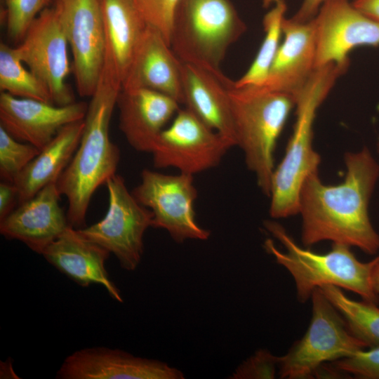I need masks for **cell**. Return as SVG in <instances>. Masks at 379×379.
I'll return each mask as SVG.
<instances>
[{"instance_id":"obj_14","label":"cell","mask_w":379,"mask_h":379,"mask_svg":"<svg viewBox=\"0 0 379 379\" xmlns=\"http://www.w3.org/2000/svg\"><path fill=\"white\" fill-rule=\"evenodd\" d=\"M58 379H182L183 373L159 360L134 356L119 349L93 347L67 356Z\"/></svg>"},{"instance_id":"obj_27","label":"cell","mask_w":379,"mask_h":379,"mask_svg":"<svg viewBox=\"0 0 379 379\" xmlns=\"http://www.w3.org/2000/svg\"><path fill=\"white\" fill-rule=\"evenodd\" d=\"M39 152L35 146L15 139L0 126L1 178L13 182Z\"/></svg>"},{"instance_id":"obj_16","label":"cell","mask_w":379,"mask_h":379,"mask_svg":"<svg viewBox=\"0 0 379 379\" xmlns=\"http://www.w3.org/2000/svg\"><path fill=\"white\" fill-rule=\"evenodd\" d=\"M60 196L56 182L45 186L0 221L1 234L41 254L69 226Z\"/></svg>"},{"instance_id":"obj_6","label":"cell","mask_w":379,"mask_h":379,"mask_svg":"<svg viewBox=\"0 0 379 379\" xmlns=\"http://www.w3.org/2000/svg\"><path fill=\"white\" fill-rule=\"evenodd\" d=\"M310 300L312 317L305 333L279 357L281 378H314L324 364L368 348L353 335L341 314L319 288L313 291Z\"/></svg>"},{"instance_id":"obj_2","label":"cell","mask_w":379,"mask_h":379,"mask_svg":"<svg viewBox=\"0 0 379 379\" xmlns=\"http://www.w3.org/2000/svg\"><path fill=\"white\" fill-rule=\"evenodd\" d=\"M121 84L102 70L88 103L78 147L56 184L68 201L69 225L85 227L91 199L96 190L116 174L120 150L110 140L111 118Z\"/></svg>"},{"instance_id":"obj_19","label":"cell","mask_w":379,"mask_h":379,"mask_svg":"<svg viewBox=\"0 0 379 379\" xmlns=\"http://www.w3.org/2000/svg\"><path fill=\"white\" fill-rule=\"evenodd\" d=\"M110 254L70 225L41 253L48 263L79 286L100 284L111 298L122 302L121 293L109 279L105 267Z\"/></svg>"},{"instance_id":"obj_23","label":"cell","mask_w":379,"mask_h":379,"mask_svg":"<svg viewBox=\"0 0 379 379\" xmlns=\"http://www.w3.org/2000/svg\"><path fill=\"white\" fill-rule=\"evenodd\" d=\"M84 127V119L62 128L22 171L13 182L18 204L48 184L57 182L78 147Z\"/></svg>"},{"instance_id":"obj_4","label":"cell","mask_w":379,"mask_h":379,"mask_svg":"<svg viewBox=\"0 0 379 379\" xmlns=\"http://www.w3.org/2000/svg\"><path fill=\"white\" fill-rule=\"evenodd\" d=\"M228 91L236 146L241 149L246 165L254 174L258 186L269 197L275 168V146L295 108V98L265 86L237 87L233 81Z\"/></svg>"},{"instance_id":"obj_15","label":"cell","mask_w":379,"mask_h":379,"mask_svg":"<svg viewBox=\"0 0 379 379\" xmlns=\"http://www.w3.org/2000/svg\"><path fill=\"white\" fill-rule=\"evenodd\" d=\"M88 104L59 106L41 100L0 93V126L15 139L41 149L71 123L85 118Z\"/></svg>"},{"instance_id":"obj_18","label":"cell","mask_w":379,"mask_h":379,"mask_svg":"<svg viewBox=\"0 0 379 379\" xmlns=\"http://www.w3.org/2000/svg\"><path fill=\"white\" fill-rule=\"evenodd\" d=\"M122 89L147 88L183 104L182 61L164 36L147 25L122 83Z\"/></svg>"},{"instance_id":"obj_33","label":"cell","mask_w":379,"mask_h":379,"mask_svg":"<svg viewBox=\"0 0 379 379\" xmlns=\"http://www.w3.org/2000/svg\"><path fill=\"white\" fill-rule=\"evenodd\" d=\"M279 0H263L265 6H269ZM326 0H302L297 13L291 18L298 22H306L312 20L317 14L319 7Z\"/></svg>"},{"instance_id":"obj_36","label":"cell","mask_w":379,"mask_h":379,"mask_svg":"<svg viewBox=\"0 0 379 379\" xmlns=\"http://www.w3.org/2000/svg\"><path fill=\"white\" fill-rule=\"evenodd\" d=\"M376 149H377V152L379 153V138L377 141Z\"/></svg>"},{"instance_id":"obj_1","label":"cell","mask_w":379,"mask_h":379,"mask_svg":"<svg viewBox=\"0 0 379 379\" xmlns=\"http://www.w3.org/2000/svg\"><path fill=\"white\" fill-rule=\"evenodd\" d=\"M343 182L324 184L319 172L305 180L299 194L301 240L305 246L329 241L374 255L379 234L368 213L371 196L379 179V164L367 147L345 154Z\"/></svg>"},{"instance_id":"obj_22","label":"cell","mask_w":379,"mask_h":379,"mask_svg":"<svg viewBox=\"0 0 379 379\" xmlns=\"http://www.w3.org/2000/svg\"><path fill=\"white\" fill-rule=\"evenodd\" d=\"M105 32L102 69L121 84L147 25L134 0H101Z\"/></svg>"},{"instance_id":"obj_28","label":"cell","mask_w":379,"mask_h":379,"mask_svg":"<svg viewBox=\"0 0 379 379\" xmlns=\"http://www.w3.org/2000/svg\"><path fill=\"white\" fill-rule=\"evenodd\" d=\"M50 0H4V19L8 39L19 44L37 15Z\"/></svg>"},{"instance_id":"obj_7","label":"cell","mask_w":379,"mask_h":379,"mask_svg":"<svg viewBox=\"0 0 379 379\" xmlns=\"http://www.w3.org/2000/svg\"><path fill=\"white\" fill-rule=\"evenodd\" d=\"M108 208L105 217L88 227L77 229L87 240L105 248L125 270H135L144 252V235L152 227L153 213L140 204L118 174L105 183Z\"/></svg>"},{"instance_id":"obj_21","label":"cell","mask_w":379,"mask_h":379,"mask_svg":"<svg viewBox=\"0 0 379 379\" xmlns=\"http://www.w3.org/2000/svg\"><path fill=\"white\" fill-rule=\"evenodd\" d=\"M183 104L208 127L236 146L228 88L232 80L182 62Z\"/></svg>"},{"instance_id":"obj_34","label":"cell","mask_w":379,"mask_h":379,"mask_svg":"<svg viewBox=\"0 0 379 379\" xmlns=\"http://www.w3.org/2000/svg\"><path fill=\"white\" fill-rule=\"evenodd\" d=\"M352 3L362 13L379 22V0H354Z\"/></svg>"},{"instance_id":"obj_26","label":"cell","mask_w":379,"mask_h":379,"mask_svg":"<svg viewBox=\"0 0 379 379\" xmlns=\"http://www.w3.org/2000/svg\"><path fill=\"white\" fill-rule=\"evenodd\" d=\"M286 11L285 2L279 0L264 16L262 25L265 35L262 43L249 68L241 77L234 81L235 86L265 84L280 46L282 22Z\"/></svg>"},{"instance_id":"obj_32","label":"cell","mask_w":379,"mask_h":379,"mask_svg":"<svg viewBox=\"0 0 379 379\" xmlns=\"http://www.w3.org/2000/svg\"><path fill=\"white\" fill-rule=\"evenodd\" d=\"M18 201L17 188L13 182L4 181L0 183V221L4 220L14 208Z\"/></svg>"},{"instance_id":"obj_29","label":"cell","mask_w":379,"mask_h":379,"mask_svg":"<svg viewBox=\"0 0 379 379\" xmlns=\"http://www.w3.org/2000/svg\"><path fill=\"white\" fill-rule=\"evenodd\" d=\"M180 0H134L146 23L157 29L170 44L175 11Z\"/></svg>"},{"instance_id":"obj_12","label":"cell","mask_w":379,"mask_h":379,"mask_svg":"<svg viewBox=\"0 0 379 379\" xmlns=\"http://www.w3.org/2000/svg\"><path fill=\"white\" fill-rule=\"evenodd\" d=\"M316 36L315 67H348L349 54L361 46H379V22L349 0H326L312 18Z\"/></svg>"},{"instance_id":"obj_20","label":"cell","mask_w":379,"mask_h":379,"mask_svg":"<svg viewBox=\"0 0 379 379\" xmlns=\"http://www.w3.org/2000/svg\"><path fill=\"white\" fill-rule=\"evenodd\" d=\"M284 40L263 86L294 98L316 69V36L312 19L298 22L284 18Z\"/></svg>"},{"instance_id":"obj_9","label":"cell","mask_w":379,"mask_h":379,"mask_svg":"<svg viewBox=\"0 0 379 379\" xmlns=\"http://www.w3.org/2000/svg\"><path fill=\"white\" fill-rule=\"evenodd\" d=\"M232 147L230 141L185 107L161 131L151 154L155 168H173L194 175L217 166Z\"/></svg>"},{"instance_id":"obj_5","label":"cell","mask_w":379,"mask_h":379,"mask_svg":"<svg viewBox=\"0 0 379 379\" xmlns=\"http://www.w3.org/2000/svg\"><path fill=\"white\" fill-rule=\"evenodd\" d=\"M246 30L230 0H180L170 46L182 62L222 74L220 67L228 48Z\"/></svg>"},{"instance_id":"obj_8","label":"cell","mask_w":379,"mask_h":379,"mask_svg":"<svg viewBox=\"0 0 379 379\" xmlns=\"http://www.w3.org/2000/svg\"><path fill=\"white\" fill-rule=\"evenodd\" d=\"M132 194L152 212V227L166 230L175 242L209 238L210 232L196 220L194 204L198 192L194 175H168L146 168Z\"/></svg>"},{"instance_id":"obj_10","label":"cell","mask_w":379,"mask_h":379,"mask_svg":"<svg viewBox=\"0 0 379 379\" xmlns=\"http://www.w3.org/2000/svg\"><path fill=\"white\" fill-rule=\"evenodd\" d=\"M68 42L54 7H46L34 19L16 52L28 69L48 88L53 103L64 106L75 102L66 82L72 67Z\"/></svg>"},{"instance_id":"obj_3","label":"cell","mask_w":379,"mask_h":379,"mask_svg":"<svg viewBox=\"0 0 379 379\" xmlns=\"http://www.w3.org/2000/svg\"><path fill=\"white\" fill-rule=\"evenodd\" d=\"M263 225L282 244L284 251L277 248L270 239L265 241L264 248L293 277L300 302L310 300L316 288L332 285L350 291L363 300L378 304L379 295L373 291L371 281L374 259L363 262L357 258L350 246L337 243L332 244L331 249L326 253H315L300 246L279 222L267 220Z\"/></svg>"},{"instance_id":"obj_11","label":"cell","mask_w":379,"mask_h":379,"mask_svg":"<svg viewBox=\"0 0 379 379\" xmlns=\"http://www.w3.org/2000/svg\"><path fill=\"white\" fill-rule=\"evenodd\" d=\"M53 7L71 48L77 92L81 97H91L105 58L101 0H55Z\"/></svg>"},{"instance_id":"obj_35","label":"cell","mask_w":379,"mask_h":379,"mask_svg":"<svg viewBox=\"0 0 379 379\" xmlns=\"http://www.w3.org/2000/svg\"><path fill=\"white\" fill-rule=\"evenodd\" d=\"M371 281L373 291L379 295V255L374 259L371 270Z\"/></svg>"},{"instance_id":"obj_30","label":"cell","mask_w":379,"mask_h":379,"mask_svg":"<svg viewBox=\"0 0 379 379\" xmlns=\"http://www.w3.org/2000/svg\"><path fill=\"white\" fill-rule=\"evenodd\" d=\"M331 363L346 375L361 379H379V347L366 348Z\"/></svg>"},{"instance_id":"obj_17","label":"cell","mask_w":379,"mask_h":379,"mask_svg":"<svg viewBox=\"0 0 379 379\" xmlns=\"http://www.w3.org/2000/svg\"><path fill=\"white\" fill-rule=\"evenodd\" d=\"M117 106L119 128L128 143L138 152L149 153L180 109L173 98L147 88H121Z\"/></svg>"},{"instance_id":"obj_24","label":"cell","mask_w":379,"mask_h":379,"mask_svg":"<svg viewBox=\"0 0 379 379\" xmlns=\"http://www.w3.org/2000/svg\"><path fill=\"white\" fill-rule=\"evenodd\" d=\"M319 288L341 314L354 337L368 348L379 347L378 304L352 300L335 286L326 285Z\"/></svg>"},{"instance_id":"obj_31","label":"cell","mask_w":379,"mask_h":379,"mask_svg":"<svg viewBox=\"0 0 379 379\" xmlns=\"http://www.w3.org/2000/svg\"><path fill=\"white\" fill-rule=\"evenodd\" d=\"M278 371L279 357L267 349H259L239 364L230 378L272 379Z\"/></svg>"},{"instance_id":"obj_13","label":"cell","mask_w":379,"mask_h":379,"mask_svg":"<svg viewBox=\"0 0 379 379\" xmlns=\"http://www.w3.org/2000/svg\"><path fill=\"white\" fill-rule=\"evenodd\" d=\"M293 133L285 154L274 168L269 197L272 218H286L298 214L299 194L307 178L319 172L320 155L313 147L316 113L302 109L295 113Z\"/></svg>"},{"instance_id":"obj_25","label":"cell","mask_w":379,"mask_h":379,"mask_svg":"<svg viewBox=\"0 0 379 379\" xmlns=\"http://www.w3.org/2000/svg\"><path fill=\"white\" fill-rule=\"evenodd\" d=\"M24 65L15 47L0 43L1 92L17 98L53 103L46 86Z\"/></svg>"}]
</instances>
